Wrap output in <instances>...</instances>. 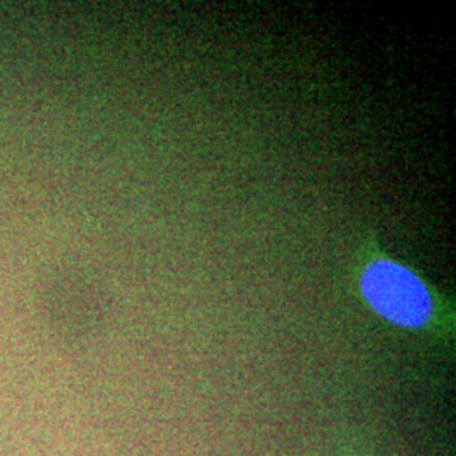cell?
Returning <instances> with one entry per match:
<instances>
[{
    "mask_svg": "<svg viewBox=\"0 0 456 456\" xmlns=\"http://www.w3.org/2000/svg\"><path fill=\"white\" fill-rule=\"evenodd\" d=\"M360 291L369 306L403 328H421L435 314V297L412 269L387 257H375L360 273Z\"/></svg>",
    "mask_w": 456,
    "mask_h": 456,
    "instance_id": "cell-1",
    "label": "cell"
}]
</instances>
